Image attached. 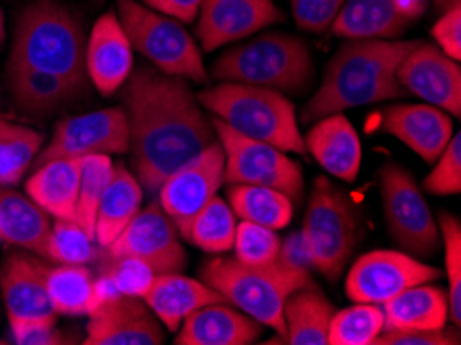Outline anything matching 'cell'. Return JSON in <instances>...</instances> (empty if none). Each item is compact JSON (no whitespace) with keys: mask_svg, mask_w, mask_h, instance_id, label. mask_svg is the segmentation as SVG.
<instances>
[{"mask_svg":"<svg viewBox=\"0 0 461 345\" xmlns=\"http://www.w3.org/2000/svg\"><path fill=\"white\" fill-rule=\"evenodd\" d=\"M209 77L215 81L271 87L282 94L303 95L314 79L309 46L298 35L267 32L236 41L213 60Z\"/></svg>","mask_w":461,"mask_h":345,"instance_id":"4","label":"cell"},{"mask_svg":"<svg viewBox=\"0 0 461 345\" xmlns=\"http://www.w3.org/2000/svg\"><path fill=\"white\" fill-rule=\"evenodd\" d=\"M236 215L228 201L213 196L207 205L194 215L191 228L186 232V242H191L197 249L221 255V252L232 250L236 236Z\"/></svg>","mask_w":461,"mask_h":345,"instance_id":"34","label":"cell"},{"mask_svg":"<svg viewBox=\"0 0 461 345\" xmlns=\"http://www.w3.org/2000/svg\"><path fill=\"white\" fill-rule=\"evenodd\" d=\"M46 259L67 265L94 263L97 259L94 236H89L75 220H54L46 246Z\"/></svg>","mask_w":461,"mask_h":345,"instance_id":"37","label":"cell"},{"mask_svg":"<svg viewBox=\"0 0 461 345\" xmlns=\"http://www.w3.org/2000/svg\"><path fill=\"white\" fill-rule=\"evenodd\" d=\"M145 304L158 316L167 331L176 333L188 314L213 302H226L223 295L207 286L205 281L186 277L183 273H159L153 277L148 292L143 294Z\"/></svg>","mask_w":461,"mask_h":345,"instance_id":"23","label":"cell"},{"mask_svg":"<svg viewBox=\"0 0 461 345\" xmlns=\"http://www.w3.org/2000/svg\"><path fill=\"white\" fill-rule=\"evenodd\" d=\"M228 205L234 215L269 230H284L294 215V203L276 188L253 185H230Z\"/></svg>","mask_w":461,"mask_h":345,"instance_id":"31","label":"cell"},{"mask_svg":"<svg viewBox=\"0 0 461 345\" xmlns=\"http://www.w3.org/2000/svg\"><path fill=\"white\" fill-rule=\"evenodd\" d=\"M385 314L383 331H437L449 321V300L432 281L411 286L381 304Z\"/></svg>","mask_w":461,"mask_h":345,"instance_id":"28","label":"cell"},{"mask_svg":"<svg viewBox=\"0 0 461 345\" xmlns=\"http://www.w3.org/2000/svg\"><path fill=\"white\" fill-rule=\"evenodd\" d=\"M212 124L226 156L223 182L228 186H267L288 195L292 203L303 199L304 176L298 161L288 158V153L274 145L240 135L218 118H213Z\"/></svg>","mask_w":461,"mask_h":345,"instance_id":"10","label":"cell"},{"mask_svg":"<svg viewBox=\"0 0 461 345\" xmlns=\"http://www.w3.org/2000/svg\"><path fill=\"white\" fill-rule=\"evenodd\" d=\"M284 263L292 267H300V269H311V255L309 246L304 242L303 232H294L288 238H284L282 244H279V257Z\"/></svg>","mask_w":461,"mask_h":345,"instance_id":"47","label":"cell"},{"mask_svg":"<svg viewBox=\"0 0 461 345\" xmlns=\"http://www.w3.org/2000/svg\"><path fill=\"white\" fill-rule=\"evenodd\" d=\"M81 158H59L33 168L25 195L52 220H75Z\"/></svg>","mask_w":461,"mask_h":345,"instance_id":"26","label":"cell"},{"mask_svg":"<svg viewBox=\"0 0 461 345\" xmlns=\"http://www.w3.org/2000/svg\"><path fill=\"white\" fill-rule=\"evenodd\" d=\"M6 83L17 108L33 116L50 114L87 97L59 77L25 67L6 65Z\"/></svg>","mask_w":461,"mask_h":345,"instance_id":"30","label":"cell"},{"mask_svg":"<svg viewBox=\"0 0 461 345\" xmlns=\"http://www.w3.org/2000/svg\"><path fill=\"white\" fill-rule=\"evenodd\" d=\"M279 244H282V238L276 234V230L240 220V223L236 225L232 246L234 259L253 267L271 265L279 257Z\"/></svg>","mask_w":461,"mask_h":345,"instance_id":"39","label":"cell"},{"mask_svg":"<svg viewBox=\"0 0 461 345\" xmlns=\"http://www.w3.org/2000/svg\"><path fill=\"white\" fill-rule=\"evenodd\" d=\"M346 0H292V15L303 32L323 33L331 30Z\"/></svg>","mask_w":461,"mask_h":345,"instance_id":"42","label":"cell"},{"mask_svg":"<svg viewBox=\"0 0 461 345\" xmlns=\"http://www.w3.org/2000/svg\"><path fill=\"white\" fill-rule=\"evenodd\" d=\"M116 15L131 46L149 60L151 67L185 81L205 83L203 54L185 23L145 6L139 0H116Z\"/></svg>","mask_w":461,"mask_h":345,"instance_id":"8","label":"cell"},{"mask_svg":"<svg viewBox=\"0 0 461 345\" xmlns=\"http://www.w3.org/2000/svg\"><path fill=\"white\" fill-rule=\"evenodd\" d=\"M13 341L19 345H56L62 343V337L56 331L54 322H30L11 331Z\"/></svg>","mask_w":461,"mask_h":345,"instance_id":"45","label":"cell"},{"mask_svg":"<svg viewBox=\"0 0 461 345\" xmlns=\"http://www.w3.org/2000/svg\"><path fill=\"white\" fill-rule=\"evenodd\" d=\"M304 145L306 153H311L323 166V170L335 178L344 182H354L358 178L362 145L358 132L344 116V112L312 123L304 137Z\"/></svg>","mask_w":461,"mask_h":345,"instance_id":"22","label":"cell"},{"mask_svg":"<svg viewBox=\"0 0 461 345\" xmlns=\"http://www.w3.org/2000/svg\"><path fill=\"white\" fill-rule=\"evenodd\" d=\"M112 168H114V164H112L110 156L81 158L79 196H77L75 222L79 223L89 236H94L97 205H100L102 193H104V188H106L110 176H112Z\"/></svg>","mask_w":461,"mask_h":345,"instance_id":"36","label":"cell"},{"mask_svg":"<svg viewBox=\"0 0 461 345\" xmlns=\"http://www.w3.org/2000/svg\"><path fill=\"white\" fill-rule=\"evenodd\" d=\"M131 147L129 118L122 105L68 116L56 124L52 139L32 168L59 158L122 156Z\"/></svg>","mask_w":461,"mask_h":345,"instance_id":"11","label":"cell"},{"mask_svg":"<svg viewBox=\"0 0 461 345\" xmlns=\"http://www.w3.org/2000/svg\"><path fill=\"white\" fill-rule=\"evenodd\" d=\"M129 118L132 174L151 196L174 170L218 141L188 83L151 65L132 68L121 87Z\"/></svg>","mask_w":461,"mask_h":345,"instance_id":"1","label":"cell"},{"mask_svg":"<svg viewBox=\"0 0 461 345\" xmlns=\"http://www.w3.org/2000/svg\"><path fill=\"white\" fill-rule=\"evenodd\" d=\"M335 306L309 279L284 304L285 341L290 345H327Z\"/></svg>","mask_w":461,"mask_h":345,"instance_id":"29","label":"cell"},{"mask_svg":"<svg viewBox=\"0 0 461 345\" xmlns=\"http://www.w3.org/2000/svg\"><path fill=\"white\" fill-rule=\"evenodd\" d=\"M89 83L102 95H114L135 68L132 46L116 13H104L92 27L86 46Z\"/></svg>","mask_w":461,"mask_h":345,"instance_id":"20","label":"cell"},{"mask_svg":"<svg viewBox=\"0 0 461 345\" xmlns=\"http://www.w3.org/2000/svg\"><path fill=\"white\" fill-rule=\"evenodd\" d=\"M379 129L400 139L426 164H435L456 132L451 116L430 104H391L381 112Z\"/></svg>","mask_w":461,"mask_h":345,"instance_id":"19","label":"cell"},{"mask_svg":"<svg viewBox=\"0 0 461 345\" xmlns=\"http://www.w3.org/2000/svg\"><path fill=\"white\" fill-rule=\"evenodd\" d=\"M410 23L400 0H346L331 32L341 40H395Z\"/></svg>","mask_w":461,"mask_h":345,"instance_id":"25","label":"cell"},{"mask_svg":"<svg viewBox=\"0 0 461 345\" xmlns=\"http://www.w3.org/2000/svg\"><path fill=\"white\" fill-rule=\"evenodd\" d=\"M44 135L0 114V188L17 186L32 170Z\"/></svg>","mask_w":461,"mask_h":345,"instance_id":"32","label":"cell"},{"mask_svg":"<svg viewBox=\"0 0 461 345\" xmlns=\"http://www.w3.org/2000/svg\"><path fill=\"white\" fill-rule=\"evenodd\" d=\"M432 3H435V9H437V11L445 13V11H449L451 6L461 5V0H432Z\"/></svg>","mask_w":461,"mask_h":345,"instance_id":"48","label":"cell"},{"mask_svg":"<svg viewBox=\"0 0 461 345\" xmlns=\"http://www.w3.org/2000/svg\"><path fill=\"white\" fill-rule=\"evenodd\" d=\"M87 38L81 21L56 0H36L19 13L6 65L54 75L89 95Z\"/></svg>","mask_w":461,"mask_h":345,"instance_id":"3","label":"cell"},{"mask_svg":"<svg viewBox=\"0 0 461 345\" xmlns=\"http://www.w3.org/2000/svg\"><path fill=\"white\" fill-rule=\"evenodd\" d=\"M282 21L284 15L274 0H203L194 32L201 48L213 52Z\"/></svg>","mask_w":461,"mask_h":345,"instance_id":"16","label":"cell"},{"mask_svg":"<svg viewBox=\"0 0 461 345\" xmlns=\"http://www.w3.org/2000/svg\"><path fill=\"white\" fill-rule=\"evenodd\" d=\"M5 41V15H3V11H0V44H3Z\"/></svg>","mask_w":461,"mask_h":345,"instance_id":"49","label":"cell"},{"mask_svg":"<svg viewBox=\"0 0 461 345\" xmlns=\"http://www.w3.org/2000/svg\"><path fill=\"white\" fill-rule=\"evenodd\" d=\"M385 329V314L376 304L354 302L333 313L327 345H373Z\"/></svg>","mask_w":461,"mask_h":345,"instance_id":"35","label":"cell"},{"mask_svg":"<svg viewBox=\"0 0 461 345\" xmlns=\"http://www.w3.org/2000/svg\"><path fill=\"white\" fill-rule=\"evenodd\" d=\"M300 232L309 246L311 269L319 271L327 281L344 276L360 241V217L346 190L323 176L314 180Z\"/></svg>","mask_w":461,"mask_h":345,"instance_id":"7","label":"cell"},{"mask_svg":"<svg viewBox=\"0 0 461 345\" xmlns=\"http://www.w3.org/2000/svg\"><path fill=\"white\" fill-rule=\"evenodd\" d=\"M379 190L391 241L416 259L432 257L441 246V232L414 176L389 161L379 172Z\"/></svg>","mask_w":461,"mask_h":345,"instance_id":"9","label":"cell"},{"mask_svg":"<svg viewBox=\"0 0 461 345\" xmlns=\"http://www.w3.org/2000/svg\"><path fill=\"white\" fill-rule=\"evenodd\" d=\"M197 100L218 121L244 137L263 141L285 153H306L296 108L282 91L221 81L201 91Z\"/></svg>","mask_w":461,"mask_h":345,"instance_id":"6","label":"cell"},{"mask_svg":"<svg viewBox=\"0 0 461 345\" xmlns=\"http://www.w3.org/2000/svg\"><path fill=\"white\" fill-rule=\"evenodd\" d=\"M52 217L17 188H0V242L46 259Z\"/></svg>","mask_w":461,"mask_h":345,"instance_id":"24","label":"cell"},{"mask_svg":"<svg viewBox=\"0 0 461 345\" xmlns=\"http://www.w3.org/2000/svg\"><path fill=\"white\" fill-rule=\"evenodd\" d=\"M149 9L178 19L180 23H194L203 0H141Z\"/></svg>","mask_w":461,"mask_h":345,"instance_id":"46","label":"cell"},{"mask_svg":"<svg viewBox=\"0 0 461 345\" xmlns=\"http://www.w3.org/2000/svg\"><path fill=\"white\" fill-rule=\"evenodd\" d=\"M263 333V325L230 302H213L188 314L176 331V345H249Z\"/></svg>","mask_w":461,"mask_h":345,"instance_id":"21","label":"cell"},{"mask_svg":"<svg viewBox=\"0 0 461 345\" xmlns=\"http://www.w3.org/2000/svg\"><path fill=\"white\" fill-rule=\"evenodd\" d=\"M207 286L218 290L223 300L239 308L258 325L276 333V341H285L284 304L290 294L309 281V269L292 267L277 259L276 263L253 267L236 259H212L201 269Z\"/></svg>","mask_w":461,"mask_h":345,"instance_id":"5","label":"cell"},{"mask_svg":"<svg viewBox=\"0 0 461 345\" xmlns=\"http://www.w3.org/2000/svg\"><path fill=\"white\" fill-rule=\"evenodd\" d=\"M145 190L137 176L127 166L118 164L112 168V176L104 188L100 205H97L94 238L100 249L108 246L121 236L139 211L143 207Z\"/></svg>","mask_w":461,"mask_h":345,"instance_id":"27","label":"cell"},{"mask_svg":"<svg viewBox=\"0 0 461 345\" xmlns=\"http://www.w3.org/2000/svg\"><path fill=\"white\" fill-rule=\"evenodd\" d=\"M106 250L108 259H137L158 273H178L186 267L183 236L166 211L153 199L132 217Z\"/></svg>","mask_w":461,"mask_h":345,"instance_id":"13","label":"cell"},{"mask_svg":"<svg viewBox=\"0 0 461 345\" xmlns=\"http://www.w3.org/2000/svg\"><path fill=\"white\" fill-rule=\"evenodd\" d=\"M46 269L44 260L36 255L13 252L6 259L0 273V290L9 316L11 331L30 322H54L59 321V313L54 311L50 295L46 290Z\"/></svg>","mask_w":461,"mask_h":345,"instance_id":"18","label":"cell"},{"mask_svg":"<svg viewBox=\"0 0 461 345\" xmlns=\"http://www.w3.org/2000/svg\"><path fill=\"white\" fill-rule=\"evenodd\" d=\"M226 156L220 141H213L203 151L174 170L158 190V203L186 238L194 215L203 209L223 185Z\"/></svg>","mask_w":461,"mask_h":345,"instance_id":"12","label":"cell"},{"mask_svg":"<svg viewBox=\"0 0 461 345\" xmlns=\"http://www.w3.org/2000/svg\"><path fill=\"white\" fill-rule=\"evenodd\" d=\"M432 40L437 41L438 50L449 59L461 60V5L441 13V17L432 25Z\"/></svg>","mask_w":461,"mask_h":345,"instance_id":"43","label":"cell"},{"mask_svg":"<svg viewBox=\"0 0 461 345\" xmlns=\"http://www.w3.org/2000/svg\"><path fill=\"white\" fill-rule=\"evenodd\" d=\"M397 81L408 95L420 97L424 104L461 116V68L435 44L416 41L397 67Z\"/></svg>","mask_w":461,"mask_h":345,"instance_id":"15","label":"cell"},{"mask_svg":"<svg viewBox=\"0 0 461 345\" xmlns=\"http://www.w3.org/2000/svg\"><path fill=\"white\" fill-rule=\"evenodd\" d=\"M438 232L445 249V277L449 281V321L461 325V225L456 215L443 211L438 217Z\"/></svg>","mask_w":461,"mask_h":345,"instance_id":"38","label":"cell"},{"mask_svg":"<svg viewBox=\"0 0 461 345\" xmlns=\"http://www.w3.org/2000/svg\"><path fill=\"white\" fill-rule=\"evenodd\" d=\"M424 188L432 195L449 196L461 193V135L453 132V137L441 156L437 158L432 172L426 176Z\"/></svg>","mask_w":461,"mask_h":345,"instance_id":"40","label":"cell"},{"mask_svg":"<svg viewBox=\"0 0 461 345\" xmlns=\"http://www.w3.org/2000/svg\"><path fill=\"white\" fill-rule=\"evenodd\" d=\"M106 276L116 286L118 294L124 295H137L143 298L148 292L153 277L158 276L148 263L137 259H110V265L106 269Z\"/></svg>","mask_w":461,"mask_h":345,"instance_id":"41","label":"cell"},{"mask_svg":"<svg viewBox=\"0 0 461 345\" xmlns=\"http://www.w3.org/2000/svg\"><path fill=\"white\" fill-rule=\"evenodd\" d=\"M86 345H159L164 325L143 298L118 294L87 314Z\"/></svg>","mask_w":461,"mask_h":345,"instance_id":"17","label":"cell"},{"mask_svg":"<svg viewBox=\"0 0 461 345\" xmlns=\"http://www.w3.org/2000/svg\"><path fill=\"white\" fill-rule=\"evenodd\" d=\"M441 276L437 267L402 250H373L362 255L350 267L346 277V294L352 302L385 304L411 286L435 281Z\"/></svg>","mask_w":461,"mask_h":345,"instance_id":"14","label":"cell"},{"mask_svg":"<svg viewBox=\"0 0 461 345\" xmlns=\"http://www.w3.org/2000/svg\"><path fill=\"white\" fill-rule=\"evenodd\" d=\"M410 40H346L327 62L323 81L300 112L311 126L319 118L408 95L397 81V67L414 48Z\"/></svg>","mask_w":461,"mask_h":345,"instance_id":"2","label":"cell"},{"mask_svg":"<svg viewBox=\"0 0 461 345\" xmlns=\"http://www.w3.org/2000/svg\"><path fill=\"white\" fill-rule=\"evenodd\" d=\"M376 345H457L459 335L451 329L437 331H383Z\"/></svg>","mask_w":461,"mask_h":345,"instance_id":"44","label":"cell"},{"mask_svg":"<svg viewBox=\"0 0 461 345\" xmlns=\"http://www.w3.org/2000/svg\"><path fill=\"white\" fill-rule=\"evenodd\" d=\"M94 271L89 265L59 263L46 269V290L59 316H86L92 308Z\"/></svg>","mask_w":461,"mask_h":345,"instance_id":"33","label":"cell"}]
</instances>
